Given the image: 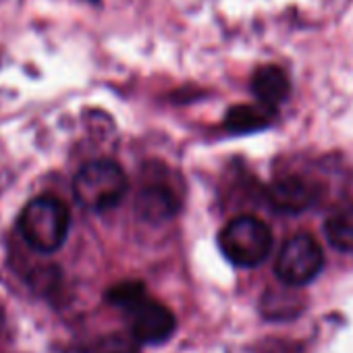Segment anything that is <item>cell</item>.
Masks as SVG:
<instances>
[{
  "mask_svg": "<svg viewBox=\"0 0 353 353\" xmlns=\"http://www.w3.org/2000/svg\"><path fill=\"white\" fill-rule=\"evenodd\" d=\"M108 301L123 310L129 334L139 345H162L176 330L174 314L156 299L145 295L141 283H121L108 291Z\"/></svg>",
  "mask_w": 353,
  "mask_h": 353,
  "instance_id": "cell-1",
  "label": "cell"
},
{
  "mask_svg": "<svg viewBox=\"0 0 353 353\" xmlns=\"http://www.w3.org/2000/svg\"><path fill=\"white\" fill-rule=\"evenodd\" d=\"M71 227L67 206L54 196L30 200L19 216V231L28 245L40 254H54L63 248Z\"/></svg>",
  "mask_w": 353,
  "mask_h": 353,
  "instance_id": "cell-2",
  "label": "cell"
},
{
  "mask_svg": "<svg viewBox=\"0 0 353 353\" xmlns=\"http://www.w3.org/2000/svg\"><path fill=\"white\" fill-rule=\"evenodd\" d=\"M127 190V174L114 160L85 162L73 176V196L77 204L92 212H104L119 206Z\"/></svg>",
  "mask_w": 353,
  "mask_h": 353,
  "instance_id": "cell-3",
  "label": "cell"
},
{
  "mask_svg": "<svg viewBox=\"0 0 353 353\" xmlns=\"http://www.w3.org/2000/svg\"><path fill=\"white\" fill-rule=\"evenodd\" d=\"M219 248L231 264L254 268L272 252V231L264 221L243 214L225 225L219 235Z\"/></svg>",
  "mask_w": 353,
  "mask_h": 353,
  "instance_id": "cell-4",
  "label": "cell"
},
{
  "mask_svg": "<svg viewBox=\"0 0 353 353\" xmlns=\"http://www.w3.org/2000/svg\"><path fill=\"white\" fill-rule=\"evenodd\" d=\"M324 268V252L320 243L307 235L299 233L287 239L276 256L274 272L281 283L289 287H303L312 283Z\"/></svg>",
  "mask_w": 353,
  "mask_h": 353,
  "instance_id": "cell-5",
  "label": "cell"
},
{
  "mask_svg": "<svg viewBox=\"0 0 353 353\" xmlns=\"http://www.w3.org/2000/svg\"><path fill=\"white\" fill-rule=\"evenodd\" d=\"M320 194L322 192L316 183L297 174H287L268 188L266 198L272 210L281 214H301L318 202Z\"/></svg>",
  "mask_w": 353,
  "mask_h": 353,
  "instance_id": "cell-6",
  "label": "cell"
},
{
  "mask_svg": "<svg viewBox=\"0 0 353 353\" xmlns=\"http://www.w3.org/2000/svg\"><path fill=\"white\" fill-rule=\"evenodd\" d=\"M252 92H254V96H256V100L260 104L276 108L289 98L291 79L281 67L264 65L252 77Z\"/></svg>",
  "mask_w": 353,
  "mask_h": 353,
  "instance_id": "cell-7",
  "label": "cell"
},
{
  "mask_svg": "<svg viewBox=\"0 0 353 353\" xmlns=\"http://www.w3.org/2000/svg\"><path fill=\"white\" fill-rule=\"evenodd\" d=\"M276 117V108L264 104H237L229 108L225 117V127L235 135H248L266 129Z\"/></svg>",
  "mask_w": 353,
  "mask_h": 353,
  "instance_id": "cell-8",
  "label": "cell"
},
{
  "mask_svg": "<svg viewBox=\"0 0 353 353\" xmlns=\"http://www.w3.org/2000/svg\"><path fill=\"white\" fill-rule=\"evenodd\" d=\"M176 210H179V202L166 188H145L135 202V212L148 223H162Z\"/></svg>",
  "mask_w": 353,
  "mask_h": 353,
  "instance_id": "cell-9",
  "label": "cell"
},
{
  "mask_svg": "<svg viewBox=\"0 0 353 353\" xmlns=\"http://www.w3.org/2000/svg\"><path fill=\"white\" fill-rule=\"evenodd\" d=\"M326 241L345 254H353V204H343L334 208L324 221Z\"/></svg>",
  "mask_w": 353,
  "mask_h": 353,
  "instance_id": "cell-10",
  "label": "cell"
},
{
  "mask_svg": "<svg viewBox=\"0 0 353 353\" xmlns=\"http://www.w3.org/2000/svg\"><path fill=\"white\" fill-rule=\"evenodd\" d=\"M94 353H139V343L129 332H112L98 341Z\"/></svg>",
  "mask_w": 353,
  "mask_h": 353,
  "instance_id": "cell-11",
  "label": "cell"
},
{
  "mask_svg": "<svg viewBox=\"0 0 353 353\" xmlns=\"http://www.w3.org/2000/svg\"><path fill=\"white\" fill-rule=\"evenodd\" d=\"M92 3H98V0H92Z\"/></svg>",
  "mask_w": 353,
  "mask_h": 353,
  "instance_id": "cell-12",
  "label": "cell"
}]
</instances>
